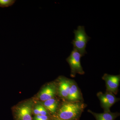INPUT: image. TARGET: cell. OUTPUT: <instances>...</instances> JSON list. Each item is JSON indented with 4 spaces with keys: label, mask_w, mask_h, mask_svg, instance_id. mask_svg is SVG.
<instances>
[{
    "label": "cell",
    "mask_w": 120,
    "mask_h": 120,
    "mask_svg": "<svg viewBox=\"0 0 120 120\" xmlns=\"http://www.w3.org/2000/svg\"><path fill=\"white\" fill-rule=\"evenodd\" d=\"M88 112L94 116L96 120H114L120 115L118 113H113L111 112L101 113L94 112L90 110H88Z\"/></svg>",
    "instance_id": "obj_10"
},
{
    "label": "cell",
    "mask_w": 120,
    "mask_h": 120,
    "mask_svg": "<svg viewBox=\"0 0 120 120\" xmlns=\"http://www.w3.org/2000/svg\"><path fill=\"white\" fill-rule=\"evenodd\" d=\"M72 80L68 79L64 76H61L60 77L59 79L58 91L60 97L65 99L67 98Z\"/></svg>",
    "instance_id": "obj_6"
},
{
    "label": "cell",
    "mask_w": 120,
    "mask_h": 120,
    "mask_svg": "<svg viewBox=\"0 0 120 120\" xmlns=\"http://www.w3.org/2000/svg\"><path fill=\"white\" fill-rule=\"evenodd\" d=\"M40 115L41 116H47V112L46 109L43 106H40Z\"/></svg>",
    "instance_id": "obj_14"
},
{
    "label": "cell",
    "mask_w": 120,
    "mask_h": 120,
    "mask_svg": "<svg viewBox=\"0 0 120 120\" xmlns=\"http://www.w3.org/2000/svg\"><path fill=\"white\" fill-rule=\"evenodd\" d=\"M35 120H50L47 116H41V115H36L34 118Z\"/></svg>",
    "instance_id": "obj_13"
},
{
    "label": "cell",
    "mask_w": 120,
    "mask_h": 120,
    "mask_svg": "<svg viewBox=\"0 0 120 120\" xmlns=\"http://www.w3.org/2000/svg\"><path fill=\"white\" fill-rule=\"evenodd\" d=\"M44 107L48 110L51 113L54 114L56 112L58 107V102L55 99L52 98L44 101Z\"/></svg>",
    "instance_id": "obj_11"
},
{
    "label": "cell",
    "mask_w": 120,
    "mask_h": 120,
    "mask_svg": "<svg viewBox=\"0 0 120 120\" xmlns=\"http://www.w3.org/2000/svg\"><path fill=\"white\" fill-rule=\"evenodd\" d=\"M82 95L79 87L74 80H72L66 101L71 102L82 101Z\"/></svg>",
    "instance_id": "obj_8"
},
{
    "label": "cell",
    "mask_w": 120,
    "mask_h": 120,
    "mask_svg": "<svg viewBox=\"0 0 120 120\" xmlns=\"http://www.w3.org/2000/svg\"><path fill=\"white\" fill-rule=\"evenodd\" d=\"M97 96L104 112H110V107L120 100V99L117 98L113 93L109 91H106L104 94L101 92H99Z\"/></svg>",
    "instance_id": "obj_4"
},
{
    "label": "cell",
    "mask_w": 120,
    "mask_h": 120,
    "mask_svg": "<svg viewBox=\"0 0 120 120\" xmlns=\"http://www.w3.org/2000/svg\"><path fill=\"white\" fill-rule=\"evenodd\" d=\"M81 57L82 56L79 52L73 47L71 54L66 60L71 68V77H75L77 74L83 75L85 73L80 63Z\"/></svg>",
    "instance_id": "obj_3"
},
{
    "label": "cell",
    "mask_w": 120,
    "mask_h": 120,
    "mask_svg": "<svg viewBox=\"0 0 120 120\" xmlns=\"http://www.w3.org/2000/svg\"><path fill=\"white\" fill-rule=\"evenodd\" d=\"M73 33L75 34V39L71 43L73 45V47L76 49L83 56L87 53L86 51V46L91 38L86 34L84 26H78L77 30H74Z\"/></svg>",
    "instance_id": "obj_2"
},
{
    "label": "cell",
    "mask_w": 120,
    "mask_h": 120,
    "mask_svg": "<svg viewBox=\"0 0 120 120\" xmlns=\"http://www.w3.org/2000/svg\"><path fill=\"white\" fill-rule=\"evenodd\" d=\"M40 105H37L35 108L34 113L36 115H39L40 114Z\"/></svg>",
    "instance_id": "obj_15"
},
{
    "label": "cell",
    "mask_w": 120,
    "mask_h": 120,
    "mask_svg": "<svg viewBox=\"0 0 120 120\" xmlns=\"http://www.w3.org/2000/svg\"><path fill=\"white\" fill-rule=\"evenodd\" d=\"M102 79L105 82L106 91L112 92L113 94H117L120 84V75H114L105 73Z\"/></svg>",
    "instance_id": "obj_5"
},
{
    "label": "cell",
    "mask_w": 120,
    "mask_h": 120,
    "mask_svg": "<svg viewBox=\"0 0 120 120\" xmlns=\"http://www.w3.org/2000/svg\"><path fill=\"white\" fill-rule=\"evenodd\" d=\"M56 87L54 84H50L46 86L39 93V97L40 100L45 101L53 98L56 93Z\"/></svg>",
    "instance_id": "obj_7"
},
{
    "label": "cell",
    "mask_w": 120,
    "mask_h": 120,
    "mask_svg": "<svg viewBox=\"0 0 120 120\" xmlns=\"http://www.w3.org/2000/svg\"><path fill=\"white\" fill-rule=\"evenodd\" d=\"M15 1L16 0H0V7L4 8L11 7Z\"/></svg>",
    "instance_id": "obj_12"
},
{
    "label": "cell",
    "mask_w": 120,
    "mask_h": 120,
    "mask_svg": "<svg viewBox=\"0 0 120 120\" xmlns=\"http://www.w3.org/2000/svg\"><path fill=\"white\" fill-rule=\"evenodd\" d=\"M86 105L82 101H65L58 110L56 117L64 120H79Z\"/></svg>",
    "instance_id": "obj_1"
},
{
    "label": "cell",
    "mask_w": 120,
    "mask_h": 120,
    "mask_svg": "<svg viewBox=\"0 0 120 120\" xmlns=\"http://www.w3.org/2000/svg\"><path fill=\"white\" fill-rule=\"evenodd\" d=\"M52 120H62V119H60V118H58L57 117H54L53 118Z\"/></svg>",
    "instance_id": "obj_16"
},
{
    "label": "cell",
    "mask_w": 120,
    "mask_h": 120,
    "mask_svg": "<svg viewBox=\"0 0 120 120\" xmlns=\"http://www.w3.org/2000/svg\"><path fill=\"white\" fill-rule=\"evenodd\" d=\"M17 116L19 120H32L31 106L26 104L19 107Z\"/></svg>",
    "instance_id": "obj_9"
}]
</instances>
